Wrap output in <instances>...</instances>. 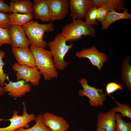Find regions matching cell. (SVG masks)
I'll return each mask as SVG.
<instances>
[{
    "mask_svg": "<svg viewBox=\"0 0 131 131\" xmlns=\"http://www.w3.org/2000/svg\"><path fill=\"white\" fill-rule=\"evenodd\" d=\"M38 21L31 20L22 26L31 46L45 48L48 43L43 40L45 32L50 33L54 29L52 21L48 24H40Z\"/></svg>",
    "mask_w": 131,
    "mask_h": 131,
    "instance_id": "cell-1",
    "label": "cell"
},
{
    "mask_svg": "<svg viewBox=\"0 0 131 131\" xmlns=\"http://www.w3.org/2000/svg\"><path fill=\"white\" fill-rule=\"evenodd\" d=\"M30 48L33 54L36 66L44 80H50L58 77V74L50 51L32 46Z\"/></svg>",
    "mask_w": 131,
    "mask_h": 131,
    "instance_id": "cell-2",
    "label": "cell"
},
{
    "mask_svg": "<svg viewBox=\"0 0 131 131\" xmlns=\"http://www.w3.org/2000/svg\"><path fill=\"white\" fill-rule=\"evenodd\" d=\"M66 39L61 33L57 34L54 40L49 42L48 46L52 56L53 61L57 69L64 70L69 63L64 58L69 50L73 47L74 44L67 45Z\"/></svg>",
    "mask_w": 131,
    "mask_h": 131,
    "instance_id": "cell-3",
    "label": "cell"
},
{
    "mask_svg": "<svg viewBox=\"0 0 131 131\" xmlns=\"http://www.w3.org/2000/svg\"><path fill=\"white\" fill-rule=\"evenodd\" d=\"M96 31L92 26L88 24L82 19H73L72 22L66 24L62 28L61 33L67 41H77L82 38V36H90L93 38L96 36Z\"/></svg>",
    "mask_w": 131,
    "mask_h": 131,
    "instance_id": "cell-4",
    "label": "cell"
},
{
    "mask_svg": "<svg viewBox=\"0 0 131 131\" xmlns=\"http://www.w3.org/2000/svg\"><path fill=\"white\" fill-rule=\"evenodd\" d=\"M79 82L83 90H79L78 95L81 96H85L88 98L89 99V103L91 106H103L104 102L106 99L107 95L103 93V90L90 86L88 84L87 80L85 78L81 79Z\"/></svg>",
    "mask_w": 131,
    "mask_h": 131,
    "instance_id": "cell-5",
    "label": "cell"
},
{
    "mask_svg": "<svg viewBox=\"0 0 131 131\" xmlns=\"http://www.w3.org/2000/svg\"><path fill=\"white\" fill-rule=\"evenodd\" d=\"M12 68L16 72V80L24 81L29 82L33 86L38 85L41 78V74L36 66L30 67L26 65H20L17 63L13 65Z\"/></svg>",
    "mask_w": 131,
    "mask_h": 131,
    "instance_id": "cell-6",
    "label": "cell"
},
{
    "mask_svg": "<svg viewBox=\"0 0 131 131\" xmlns=\"http://www.w3.org/2000/svg\"><path fill=\"white\" fill-rule=\"evenodd\" d=\"M23 115H18V112L14 110L11 118L6 120L0 119V121L8 120L10 122V124L8 126L4 128H0V131H15L22 127L26 129L29 128V123L35 120L36 117L33 113L29 114L28 113L25 103H23Z\"/></svg>",
    "mask_w": 131,
    "mask_h": 131,
    "instance_id": "cell-7",
    "label": "cell"
},
{
    "mask_svg": "<svg viewBox=\"0 0 131 131\" xmlns=\"http://www.w3.org/2000/svg\"><path fill=\"white\" fill-rule=\"evenodd\" d=\"M75 55L79 58H88L92 65L96 66L98 70H101L104 63L107 61L106 54L99 51L95 46L78 51Z\"/></svg>",
    "mask_w": 131,
    "mask_h": 131,
    "instance_id": "cell-8",
    "label": "cell"
},
{
    "mask_svg": "<svg viewBox=\"0 0 131 131\" xmlns=\"http://www.w3.org/2000/svg\"><path fill=\"white\" fill-rule=\"evenodd\" d=\"M3 88L5 92H8L9 96L17 98L21 97L30 92L32 87L31 84L22 80L16 82L9 81L8 83L5 82Z\"/></svg>",
    "mask_w": 131,
    "mask_h": 131,
    "instance_id": "cell-9",
    "label": "cell"
},
{
    "mask_svg": "<svg viewBox=\"0 0 131 131\" xmlns=\"http://www.w3.org/2000/svg\"><path fill=\"white\" fill-rule=\"evenodd\" d=\"M42 121L51 131H67L69 128V124L63 117L50 113L42 114Z\"/></svg>",
    "mask_w": 131,
    "mask_h": 131,
    "instance_id": "cell-10",
    "label": "cell"
},
{
    "mask_svg": "<svg viewBox=\"0 0 131 131\" xmlns=\"http://www.w3.org/2000/svg\"><path fill=\"white\" fill-rule=\"evenodd\" d=\"M51 21L64 19L68 13L69 3L67 0H49Z\"/></svg>",
    "mask_w": 131,
    "mask_h": 131,
    "instance_id": "cell-11",
    "label": "cell"
},
{
    "mask_svg": "<svg viewBox=\"0 0 131 131\" xmlns=\"http://www.w3.org/2000/svg\"><path fill=\"white\" fill-rule=\"evenodd\" d=\"M9 34L11 40L12 48L24 47L30 45L22 26L11 25L9 28Z\"/></svg>",
    "mask_w": 131,
    "mask_h": 131,
    "instance_id": "cell-12",
    "label": "cell"
},
{
    "mask_svg": "<svg viewBox=\"0 0 131 131\" xmlns=\"http://www.w3.org/2000/svg\"><path fill=\"white\" fill-rule=\"evenodd\" d=\"M32 13L36 19L44 22L51 21L49 0H34Z\"/></svg>",
    "mask_w": 131,
    "mask_h": 131,
    "instance_id": "cell-13",
    "label": "cell"
},
{
    "mask_svg": "<svg viewBox=\"0 0 131 131\" xmlns=\"http://www.w3.org/2000/svg\"><path fill=\"white\" fill-rule=\"evenodd\" d=\"M12 50L19 65H26L30 67L36 66L33 54L29 47L13 48Z\"/></svg>",
    "mask_w": 131,
    "mask_h": 131,
    "instance_id": "cell-14",
    "label": "cell"
},
{
    "mask_svg": "<svg viewBox=\"0 0 131 131\" xmlns=\"http://www.w3.org/2000/svg\"><path fill=\"white\" fill-rule=\"evenodd\" d=\"M70 16L73 19H82L85 18L91 7L90 0H69Z\"/></svg>",
    "mask_w": 131,
    "mask_h": 131,
    "instance_id": "cell-15",
    "label": "cell"
},
{
    "mask_svg": "<svg viewBox=\"0 0 131 131\" xmlns=\"http://www.w3.org/2000/svg\"><path fill=\"white\" fill-rule=\"evenodd\" d=\"M116 112L112 108L106 113H99L97 119V128H102L106 131H116Z\"/></svg>",
    "mask_w": 131,
    "mask_h": 131,
    "instance_id": "cell-16",
    "label": "cell"
},
{
    "mask_svg": "<svg viewBox=\"0 0 131 131\" xmlns=\"http://www.w3.org/2000/svg\"><path fill=\"white\" fill-rule=\"evenodd\" d=\"M90 2L91 7H103L110 12L113 10L120 11L125 8V2L123 0H90Z\"/></svg>",
    "mask_w": 131,
    "mask_h": 131,
    "instance_id": "cell-17",
    "label": "cell"
},
{
    "mask_svg": "<svg viewBox=\"0 0 131 131\" xmlns=\"http://www.w3.org/2000/svg\"><path fill=\"white\" fill-rule=\"evenodd\" d=\"M131 19V14L128 12L127 9L125 8L122 12L120 13L113 10L110 12L107 18L101 23V29L102 30H106L112 24L117 20Z\"/></svg>",
    "mask_w": 131,
    "mask_h": 131,
    "instance_id": "cell-18",
    "label": "cell"
},
{
    "mask_svg": "<svg viewBox=\"0 0 131 131\" xmlns=\"http://www.w3.org/2000/svg\"><path fill=\"white\" fill-rule=\"evenodd\" d=\"M33 4L29 0H12L9 6L12 13L30 14L32 13Z\"/></svg>",
    "mask_w": 131,
    "mask_h": 131,
    "instance_id": "cell-19",
    "label": "cell"
},
{
    "mask_svg": "<svg viewBox=\"0 0 131 131\" xmlns=\"http://www.w3.org/2000/svg\"><path fill=\"white\" fill-rule=\"evenodd\" d=\"M131 57L127 56L123 59L122 66V80L131 92V66L129 63Z\"/></svg>",
    "mask_w": 131,
    "mask_h": 131,
    "instance_id": "cell-20",
    "label": "cell"
},
{
    "mask_svg": "<svg viewBox=\"0 0 131 131\" xmlns=\"http://www.w3.org/2000/svg\"><path fill=\"white\" fill-rule=\"evenodd\" d=\"M10 25L23 26L33 19L32 14L11 13L8 14Z\"/></svg>",
    "mask_w": 131,
    "mask_h": 131,
    "instance_id": "cell-21",
    "label": "cell"
},
{
    "mask_svg": "<svg viewBox=\"0 0 131 131\" xmlns=\"http://www.w3.org/2000/svg\"><path fill=\"white\" fill-rule=\"evenodd\" d=\"M35 124L30 128L25 129L21 127L15 131H51L48 127L43 123L42 121V114H40L36 117Z\"/></svg>",
    "mask_w": 131,
    "mask_h": 131,
    "instance_id": "cell-22",
    "label": "cell"
},
{
    "mask_svg": "<svg viewBox=\"0 0 131 131\" xmlns=\"http://www.w3.org/2000/svg\"><path fill=\"white\" fill-rule=\"evenodd\" d=\"M117 106L112 108L116 112H119L121 113L122 117H126L130 119H131V107L129 105L126 104H122L117 100L114 99Z\"/></svg>",
    "mask_w": 131,
    "mask_h": 131,
    "instance_id": "cell-23",
    "label": "cell"
},
{
    "mask_svg": "<svg viewBox=\"0 0 131 131\" xmlns=\"http://www.w3.org/2000/svg\"><path fill=\"white\" fill-rule=\"evenodd\" d=\"M116 131H131V123L124 121L121 114L116 113Z\"/></svg>",
    "mask_w": 131,
    "mask_h": 131,
    "instance_id": "cell-24",
    "label": "cell"
},
{
    "mask_svg": "<svg viewBox=\"0 0 131 131\" xmlns=\"http://www.w3.org/2000/svg\"><path fill=\"white\" fill-rule=\"evenodd\" d=\"M97 8L91 7L88 10L85 18V22L89 25H98L99 23L96 20Z\"/></svg>",
    "mask_w": 131,
    "mask_h": 131,
    "instance_id": "cell-25",
    "label": "cell"
},
{
    "mask_svg": "<svg viewBox=\"0 0 131 131\" xmlns=\"http://www.w3.org/2000/svg\"><path fill=\"white\" fill-rule=\"evenodd\" d=\"M5 56V52L0 50V84L2 87L4 86L5 80L8 79L7 74L4 72L3 70V67L5 63L3 62L2 59Z\"/></svg>",
    "mask_w": 131,
    "mask_h": 131,
    "instance_id": "cell-26",
    "label": "cell"
},
{
    "mask_svg": "<svg viewBox=\"0 0 131 131\" xmlns=\"http://www.w3.org/2000/svg\"><path fill=\"white\" fill-rule=\"evenodd\" d=\"M11 40L9 34V28L0 27V47L5 44L11 45Z\"/></svg>",
    "mask_w": 131,
    "mask_h": 131,
    "instance_id": "cell-27",
    "label": "cell"
},
{
    "mask_svg": "<svg viewBox=\"0 0 131 131\" xmlns=\"http://www.w3.org/2000/svg\"><path fill=\"white\" fill-rule=\"evenodd\" d=\"M109 12L107 8L104 7H100L97 8V21L101 23L107 18Z\"/></svg>",
    "mask_w": 131,
    "mask_h": 131,
    "instance_id": "cell-28",
    "label": "cell"
},
{
    "mask_svg": "<svg viewBox=\"0 0 131 131\" xmlns=\"http://www.w3.org/2000/svg\"><path fill=\"white\" fill-rule=\"evenodd\" d=\"M123 85L116 82H111L107 84L106 86V95H110L118 90H123Z\"/></svg>",
    "mask_w": 131,
    "mask_h": 131,
    "instance_id": "cell-29",
    "label": "cell"
},
{
    "mask_svg": "<svg viewBox=\"0 0 131 131\" xmlns=\"http://www.w3.org/2000/svg\"><path fill=\"white\" fill-rule=\"evenodd\" d=\"M10 26L8 14L0 12V27L9 28Z\"/></svg>",
    "mask_w": 131,
    "mask_h": 131,
    "instance_id": "cell-30",
    "label": "cell"
},
{
    "mask_svg": "<svg viewBox=\"0 0 131 131\" xmlns=\"http://www.w3.org/2000/svg\"><path fill=\"white\" fill-rule=\"evenodd\" d=\"M0 12L12 13L10 10L9 6L2 0H0Z\"/></svg>",
    "mask_w": 131,
    "mask_h": 131,
    "instance_id": "cell-31",
    "label": "cell"
},
{
    "mask_svg": "<svg viewBox=\"0 0 131 131\" xmlns=\"http://www.w3.org/2000/svg\"><path fill=\"white\" fill-rule=\"evenodd\" d=\"M5 92L3 87L1 86L0 84V96L4 95Z\"/></svg>",
    "mask_w": 131,
    "mask_h": 131,
    "instance_id": "cell-32",
    "label": "cell"
},
{
    "mask_svg": "<svg viewBox=\"0 0 131 131\" xmlns=\"http://www.w3.org/2000/svg\"><path fill=\"white\" fill-rule=\"evenodd\" d=\"M95 131H106L104 129L101 128H97Z\"/></svg>",
    "mask_w": 131,
    "mask_h": 131,
    "instance_id": "cell-33",
    "label": "cell"
},
{
    "mask_svg": "<svg viewBox=\"0 0 131 131\" xmlns=\"http://www.w3.org/2000/svg\"><path fill=\"white\" fill-rule=\"evenodd\" d=\"M80 131H84L82 130H81Z\"/></svg>",
    "mask_w": 131,
    "mask_h": 131,
    "instance_id": "cell-34",
    "label": "cell"
}]
</instances>
